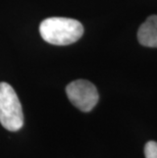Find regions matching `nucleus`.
Masks as SVG:
<instances>
[{
	"mask_svg": "<svg viewBox=\"0 0 157 158\" xmlns=\"http://www.w3.org/2000/svg\"><path fill=\"white\" fill-rule=\"evenodd\" d=\"M40 34L47 43L53 45H69L84 34L82 23L68 18H49L40 23Z\"/></svg>",
	"mask_w": 157,
	"mask_h": 158,
	"instance_id": "nucleus-1",
	"label": "nucleus"
},
{
	"mask_svg": "<svg viewBox=\"0 0 157 158\" xmlns=\"http://www.w3.org/2000/svg\"><path fill=\"white\" fill-rule=\"evenodd\" d=\"M0 123L10 132L24 126V112L15 91L7 83H0Z\"/></svg>",
	"mask_w": 157,
	"mask_h": 158,
	"instance_id": "nucleus-2",
	"label": "nucleus"
},
{
	"mask_svg": "<svg viewBox=\"0 0 157 158\" xmlns=\"http://www.w3.org/2000/svg\"><path fill=\"white\" fill-rule=\"evenodd\" d=\"M65 91L69 101L81 111H91L98 103V91L91 82L87 80L73 81L68 84Z\"/></svg>",
	"mask_w": 157,
	"mask_h": 158,
	"instance_id": "nucleus-3",
	"label": "nucleus"
},
{
	"mask_svg": "<svg viewBox=\"0 0 157 158\" xmlns=\"http://www.w3.org/2000/svg\"><path fill=\"white\" fill-rule=\"evenodd\" d=\"M140 44L157 48V15H151L141 25L138 31Z\"/></svg>",
	"mask_w": 157,
	"mask_h": 158,
	"instance_id": "nucleus-4",
	"label": "nucleus"
},
{
	"mask_svg": "<svg viewBox=\"0 0 157 158\" xmlns=\"http://www.w3.org/2000/svg\"><path fill=\"white\" fill-rule=\"evenodd\" d=\"M146 158H157V143L154 141H150L145 145L144 149Z\"/></svg>",
	"mask_w": 157,
	"mask_h": 158,
	"instance_id": "nucleus-5",
	"label": "nucleus"
}]
</instances>
